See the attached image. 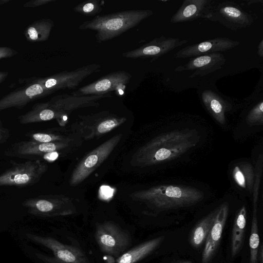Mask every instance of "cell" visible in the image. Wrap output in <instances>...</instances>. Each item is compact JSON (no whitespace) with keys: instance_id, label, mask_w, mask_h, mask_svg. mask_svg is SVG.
Masks as SVG:
<instances>
[{"instance_id":"4316f807","label":"cell","mask_w":263,"mask_h":263,"mask_svg":"<svg viewBox=\"0 0 263 263\" xmlns=\"http://www.w3.org/2000/svg\"><path fill=\"white\" fill-rule=\"evenodd\" d=\"M232 176L240 187L250 192L253 191L255 174L251 164L243 163L235 166L232 171Z\"/></svg>"},{"instance_id":"836d02e7","label":"cell","mask_w":263,"mask_h":263,"mask_svg":"<svg viewBox=\"0 0 263 263\" xmlns=\"http://www.w3.org/2000/svg\"><path fill=\"white\" fill-rule=\"evenodd\" d=\"M55 1V0H34L25 3L24 7L32 8L43 5Z\"/></svg>"},{"instance_id":"5b68a950","label":"cell","mask_w":263,"mask_h":263,"mask_svg":"<svg viewBox=\"0 0 263 263\" xmlns=\"http://www.w3.org/2000/svg\"><path fill=\"white\" fill-rule=\"evenodd\" d=\"M153 14L149 9H136L97 15L83 22L79 29L96 31L97 42L101 43L120 35Z\"/></svg>"},{"instance_id":"4dcf8cb0","label":"cell","mask_w":263,"mask_h":263,"mask_svg":"<svg viewBox=\"0 0 263 263\" xmlns=\"http://www.w3.org/2000/svg\"><path fill=\"white\" fill-rule=\"evenodd\" d=\"M259 160L260 162L257 163V171L256 173L255 177H254L255 179L254 182V186L252 191H253V209H257V202L258 199L260 177L262 172V158H261Z\"/></svg>"},{"instance_id":"3957f363","label":"cell","mask_w":263,"mask_h":263,"mask_svg":"<svg viewBox=\"0 0 263 263\" xmlns=\"http://www.w3.org/2000/svg\"><path fill=\"white\" fill-rule=\"evenodd\" d=\"M120 191L119 197L129 203L144 206L154 210H165L186 207L201 201L203 193L191 186L178 185H158L140 188L131 185Z\"/></svg>"},{"instance_id":"cb8c5ba5","label":"cell","mask_w":263,"mask_h":263,"mask_svg":"<svg viewBox=\"0 0 263 263\" xmlns=\"http://www.w3.org/2000/svg\"><path fill=\"white\" fill-rule=\"evenodd\" d=\"M217 211L218 208L203 218L194 227L190 237V243L193 247L199 248L205 241L210 229L213 224Z\"/></svg>"},{"instance_id":"30bf717a","label":"cell","mask_w":263,"mask_h":263,"mask_svg":"<svg viewBox=\"0 0 263 263\" xmlns=\"http://www.w3.org/2000/svg\"><path fill=\"white\" fill-rule=\"evenodd\" d=\"M95 237L102 252L116 257L119 256L131 243L130 235L110 221L97 226Z\"/></svg>"},{"instance_id":"e575fe53","label":"cell","mask_w":263,"mask_h":263,"mask_svg":"<svg viewBox=\"0 0 263 263\" xmlns=\"http://www.w3.org/2000/svg\"><path fill=\"white\" fill-rule=\"evenodd\" d=\"M257 53L260 58L263 57V41H260L258 46Z\"/></svg>"},{"instance_id":"7c38bea8","label":"cell","mask_w":263,"mask_h":263,"mask_svg":"<svg viewBox=\"0 0 263 263\" xmlns=\"http://www.w3.org/2000/svg\"><path fill=\"white\" fill-rule=\"evenodd\" d=\"M101 66L91 64L71 71H63L51 76L40 78L35 81L46 90H55L76 88L86 78L99 71Z\"/></svg>"},{"instance_id":"e0dca14e","label":"cell","mask_w":263,"mask_h":263,"mask_svg":"<svg viewBox=\"0 0 263 263\" xmlns=\"http://www.w3.org/2000/svg\"><path fill=\"white\" fill-rule=\"evenodd\" d=\"M228 212V203H223L218 207V211L213 224L205 241L202 255V263H209L216 252L226 223Z\"/></svg>"},{"instance_id":"f35d334b","label":"cell","mask_w":263,"mask_h":263,"mask_svg":"<svg viewBox=\"0 0 263 263\" xmlns=\"http://www.w3.org/2000/svg\"><path fill=\"white\" fill-rule=\"evenodd\" d=\"M9 1L5 0V1H0V5L5 4V3H8Z\"/></svg>"},{"instance_id":"d590c367","label":"cell","mask_w":263,"mask_h":263,"mask_svg":"<svg viewBox=\"0 0 263 263\" xmlns=\"http://www.w3.org/2000/svg\"><path fill=\"white\" fill-rule=\"evenodd\" d=\"M259 251V255H258V260L260 263L263 262V247L262 245H261L260 247V249H258Z\"/></svg>"},{"instance_id":"277c9868","label":"cell","mask_w":263,"mask_h":263,"mask_svg":"<svg viewBox=\"0 0 263 263\" xmlns=\"http://www.w3.org/2000/svg\"><path fill=\"white\" fill-rule=\"evenodd\" d=\"M133 120L125 114L104 110L78 115L68 126L87 142H97L122 129L132 128Z\"/></svg>"},{"instance_id":"603a6c76","label":"cell","mask_w":263,"mask_h":263,"mask_svg":"<svg viewBox=\"0 0 263 263\" xmlns=\"http://www.w3.org/2000/svg\"><path fill=\"white\" fill-rule=\"evenodd\" d=\"M159 237L142 243L120 255L116 263H137L152 252L162 241Z\"/></svg>"},{"instance_id":"484cf974","label":"cell","mask_w":263,"mask_h":263,"mask_svg":"<svg viewBox=\"0 0 263 263\" xmlns=\"http://www.w3.org/2000/svg\"><path fill=\"white\" fill-rule=\"evenodd\" d=\"M54 26L50 19H42L33 23L26 29L25 36L30 42H43L46 41Z\"/></svg>"},{"instance_id":"ba28073f","label":"cell","mask_w":263,"mask_h":263,"mask_svg":"<svg viewBox=\"0 0 263 263\" xmlns=\"http://www.w3.org/2000/svg\"><path fill=\"white\" fill-rule=\"evenodd\" d=\"M48 168L47 163L40 160L14 163L0 174V186L24 187L39 182Z\"/></svg>"},{"instance_id":"d4e9b609","label":"cell","mask_w":263,"mask_h":263,"mask_svg":"<svg viewBox=\"0 0 263 263\" xmlns=\"http://www.w3.org/2000/svg\"><path fill=\"white\" fill-rule=\"evenodd\" d=\"M246 225V209L243 206L237 214L234 221L232 232L231 252L234 257L240 250L243 241Z\"/></svg>"},{"instance_id":"6da1fadb","label":"cell","mask_w":263,"mask_h":263,"mask_svg":"<svg viewBox=\"0 0 263 263\" xmlns=\"http://www.w3.org/2000/svg\"><path fill=\"white\" fill-rule=\"evenodd\" d=\"M132 128L121 130L92 144L71 160L63 177L67 189L85 193L115 165Z\"/></svg>"},{"instance_id":"52a82bcc","label":"cell","mask_w":263,"mask_h":263,"mask_svg":"<svg viewBox=\"0 0 263 263\" xmlns=\"http://www.w3.org/2000/svg\"><path fill=\"white\" fill-rule=\"evenodd\" d=\"M91 145L82 138L50 143H40L30 140L12 144L4 152L5 156L28 160H40L46 162L48 154L62 152L68 155L71 160L82 153Z\"/></svg>"},{"instance_id":"f546056e","label":"cell","mask_w":263,"mask_h":263,"mask_svg":"<svg viewBox=\"0 0 263 263\" xmlns=\"http://www.w3.org/2000/svg\"><path fill=\"white\" fill-rule=\"evenodd\" d=\"M247 122L250 125L263 124V101L260 100L249 111L247 117Z\"/></svg>"},{"instance_id":"ac0fdd59","label":"cell","mask_w":263,"mask_h":263,"mask_svg":"<svg viewBox=\"0 0 263 263\" xmlns=\"http://www.w3.org/2000/svg\"><path fill=\"white\" fill-rule=\"evenodd\" d=\"M52 92L35 83L16 90L0 99V111L11 107L22 108L34 99Z\"/></svg>"},{"instance_id":"4fadbf2b","label":"cell","mask_w":263,"mask_h":263,"mask_svg":"<svg viewBox=\"0 0 263 263\" xmlns=\"http://www.w3.org/2000/svg\"><path fill=\"white\" fill-rule=\"evenodd\" d=\"M132 75L124 70L109 73L97 80L82 86L72 92L76 97L101 96L123 88L129 82Z\"/></svg>"},{"instance_id":"8992f818","label":"cell","mask_w":263,"mask_h":263,"mask_svg":"<svg viewBox=\"0 0 263 263\" xmlns=\"http://www.w3.org/2000/svg\"><path fill=\"white\" fill-rule=\"evenodd\" d=\"M85 193L66 188L59 193L40 195L24 200L22 205L32 215L42 217L66 216L76 214L85 204Z\"/></svg>"},{"instance_id":"8d00e7d4","label":"cell","mask_w":263,"mask_h":263,"mask_svg":"<svg viewBox=\"0 0 263 263\" xmlns=\"http://www.w3.org/2000/svg\"><path fill=\"white\" fill-rule=\"evenodd\" d=\"M8 74L6 72H0V82Z\"/></svg>"},{"instance_id":"9c48e42d","label":"cell","mask_w":263,"mask_h":263,"mask_svg":"<svg viewBox=\"0 0 263 263\" xmlns=\"http://www.w3.org/2000/svg\"><path fill=\"white\" fill-rule=\"evenodd\" d=\"M205 18L218 22L227 28L236 30L251 26L254 22L252 16L234 1L212 2Z\"/></svg>"},{"instance_id":"7402d4cb","label":"cell","mask_w":263,"mask_h":263,"mask_svg":"<svg viewBox=\"0 0 263 263\" xmlns=\"http://www.w3.org/2000/svg\"><path fill=\"white\" fill-rule=\"evenodd\" d=\"M22 124L48 121L60 119L59 114L52 107L49 102L35 104L27 112L21 115L18 118Z\"/></svg>"},{"instance_id":"ffe728a7","label":"cell","mask_w":263,"mask_h":263,"mask_svg":"<svg viewBox=\"0 0 263 263\" xmlns=\"http://www.w3.org/2000/svg\"><path fill=\"white\" fill-rule=\"evenodd\" d=\"M199 95L206 109L218 123L223 125L226 121V113L231 108V103L221 95L211 89H204Z\"/></svg>"},{"instance_id":"8fae6325","label":"cell","mask_w":263,"mask_h":263,"mask_svg":"<svg viewBox=\"0 0 263 263\" xmlns=\"http://www.w3.org/2000/svg\"><path fill=\"white\" fill-rule=\"evenodd\" d=\"M27 238L35 243L41 245L53 252L54 258H45L42 254L36 256L45 262L52 260V262L58 263H90L85 253L79 248L63 244L53 238L44 237L31 233H27Z\"/></svg>"},{"instance_id":"74e56055","label":"cell","mask_w":263,"mask_h":263,"mask_svg":"<svg viewBox=\"0 0 263 263\" xmlns=\"http://www.w3.org/2000/svg\"><path fill=\"white\" fill-rule=\"evenodd\" d=\"M176 263H192V262L191 261H190V260H185V261H180V262H176Z\"/></svg>"},{"instance_id":"44dd1931","label":"cell","mask_w":263,"mask_h":263,"mask_svg":"<svg viewBox=\"0 0 263 263\" xmlns=\"http://www.w3.org/2000/svg\"><path fill=\"white\" fill-rule=\"evenodd\" d=\"M25 136L30 141L40 143L55 142L82 138L77 132L68 126L30 131L27 133Z\"/></svg>"},{"instance_id":"83f0119b","label":"cell","mask_w":263,"mask_h":263,"mask_svg":"<svg viewBox=\"0 0 263 263\" xmlns=\"http://www.w3.org/2000/svg\"><path fill=\"white\" fill-rule=\"evenodd\" d=\"M259 245V237L258 231L257 209H253L251 234L249 239L250 249V263H258Z\"/></svg>"},{"instance_id":"d6a6232c","label":"cell","mask_w":263,"mask_h":263,"mask_svg":"<svg viewBox=\"0 0 263 263\" xmlns=\"http://www.w3.org/2000/svg\"><path fill=\"white\" fill-rule=\"evenodd\" d=\"M10 137L9 130L3 126L0 120V144L5 143Z\"/></svg>"},{"instance_id":"9a60e30c","label":"cell","mask_w":263,"mask_h":263,"mask_svg":"<svg viewBox=\"0 0 263 263\" xmlns=\"http://www.w3.org/2000/svg\"><path fill=\"white\" fill-rule=\"evenodd\" d=\"M239 45V42L226 37H217L191 45L181 49L175 54L177 58H192L197 56L226 51Z\"/></svg>"},{"instance_id":"f1b7e54d","label":"cell","mask_w":263,"mask_h":263,"mask_svg":"<svg viewBox=\"0 0 263 263\" xmlns=\"http://www.w3.org/2000/svg\"><path fill=\"white\" fill-rule=\"evenodd\" d=\"M73 10L86 16H95L100 13L102 8L100 2L97 0L85 1L76 6Z\"/></svg>"},{"instance_id":"1f68e13d","label":"cell","mask_w":263,"mask_h":263,"mask_svg":"<svg viewBox=\"0 0 263 263\" xmlns=\"http://www.w3.org/2000/svg\"><path fill=\"white\" fill-rule=\"evenodd\" d=\"M17 54L13 49L7 47H0V59L12 57Z\"/></svg>"},{"instance_id":"7a4b0ae2","label":"cell","mask_w":263,"mask_h":263,"mask_svg":"<svg viewBox=\"0 0 263 263\" xmlns=\"http://www.w3.org/2000/svg\"><path fill=\"white\" fill-rule=\"evenodd\" d=\"M199 140L195 129L168 132L130 149L123 148L116 162H119L122 172L136 174L180 157L196 146Z\"/></svg>"},{"instance_id":"d6986e66","label":"cell","mask_w":263,"mask_h":263,"mask_svg":"<svg viewBox=\"0 0 263 263\" xmlns=\"http://www.w3.org/2000/svg\"><path fill=\"white\" fill-rule=\"evenodd\" d=\"M211 0H185L172 16V23L192 21L199 18H205L206 13L212 3Z\"/></svg>"},{"instance_id":"2e32d148","label":"cell","mask_w":263,"mask_h":263,"mask_svg":"<svg viewBox=\"0 0 263 263\" xmlns=\"http://www.w3.org/2000/svg\"><path fill=\"white\" fill-rule=\"evenodd\" d=\"M226 63L223 54L215 52L191 58L186 64L178 66L175 71H193L189 76L191 78L202 77L221 69Z\"/></svg>"},{"instance_id":"5bb4252c","label":"cell","mask_w":263,"mask_h":263,"mask_svg":"<svg viewBox=\"0 0 263 263\" xmlns=\"http://www.w3.org/2000/svg\"><path fill=\"white\" fill-rule=\"evenodd\" d=\"M188 42L187 40H180L162 35L137 48L123 52L122 55L125 58L130 59L151 58V61L153 62Z\"/></svg>"}]
</instances>
